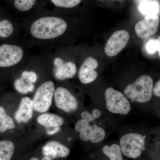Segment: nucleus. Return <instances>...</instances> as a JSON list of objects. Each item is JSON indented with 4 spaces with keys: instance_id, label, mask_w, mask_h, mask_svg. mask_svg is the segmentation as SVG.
Masks as SVG:
<instances>
[{
    "instance_id": "nucleus-1",
    "label": "nucleus",
    "mask_w": 160,
    "mask_h": 160,
    "mask_svg": "<svg viewBox=\"0 0 160 160\" xmlns=\"http://www.w3.org/2000/svg\"><path fill=\"white\" fill-rule=\"evenodd\" d=\"M28 53L26 47L17 42L0 45V75L14 73L26 62Z\"/></svg>"
},
{
    "instance_id": "nucleus-2",
    "label": "nucleus",
    "mask_w": 160,
    "mask_h": 160,
    "mask_svg": "<svg viewBox=\"0 0 160 160\" xmlns=\"http://www.w3.org/2000/svg\"><path fill=\"white\" fill-rule=\"evenodd\" d=\"M153 86L152 78L149 76L144 75L126 86L124 94L131 102L146 103L152 97Z\"/></svg>"
},
{
    "instance_id": "nucleus-3",
    "label": "nucleus",
    "mask_w": 160,
    "mask_h": 160,
    "mask_svg": "<svg viewBox=\"0 0 160 160\" xmlns=\"http://www.w3.org/2000/svg\"><path fill=\"white\" fill-rule=\"evenodd\" d=\"M146 145V137L138 132L123 135L120 140L122 153L129 158L136 159L141 156Z\"/></svg>"
},
{
    "instance_id": "nucleus-4",
    "label": "nucleus",
    "mask_w": 160,
    "mask_h": 160,
    "mask_svg": "<svg viewBox=\"0 0 160 160\" xmlns=\"http://www.w3.org/2000/svg\"><path fill=\"white\" fill-rule=\"evenodd\" d=\"M55 85L52 80H46L38 86L33 98V109L39 113L47 112L52 104Z\"/></svg>"
},
{
    "instance_id": "nucleus-5",
    "label": "nucleus",
    "mask_w": 160,
    "mask_h": 160,
    "mask_svg": "<svg viewBox=\"0 0 160 160\" xmlns=\"http://www.w3.org/2000/svg\"><path fill=\"white\" fill-rule=\"evenodd\" d=\"M105 95L106 108L109 112L121 115H126L130 112V102L121 92L109 87L106 89Z\"/></svg>"
},
{
    "instance_id": "nucleus-6",
    "label": "nucleus",
    "mask_w": 160,
    "mask_h": 160,
    "mask_svg": "<svg viewBox=\"0 0 160 160\" xmlns=\"http://www.w3.org/2000/svg\"><path fill=\"white\" fill-rule=\"evenodd\" d=\"M48 59L51 75L59 81L72 78L77 71L75 63L71 61L66 62L59 56L49 55Z\"/></svg>"
},
{
    "instance_id": "nucleus-7",
    "label": "nucleus",
    "mask_w": 160,
    "mask_h": 160,
    "mask_svg": "<svg viewBox=\"0 0 160 160\" xmlns=\"http://www.w3.org/2000/svg\"><path fill=\"white\" fill-rule=\"evenodd\" d=\"M53 100L58 109L66 113L74 112L78 107V102L74 95L63 86L55 88Z\"/></svg>"
},
{
    "instance_id": "nucleus-8",
    "label": "nucleus",
    "mask_w": 160,
    "mask_h": 160,
    "mask_svg": "<svg viewBox=\"0 0 160 160\" xmlns=\"http://www.w3.org/2000/svg\"><path fill=\"white\" fill-rule=\"evenodd\" d=\"M129 32L125 30H118L110 37L105 46V51L109 57L117 55L126 46L129 39Z\"/></svg>"
},
{
    "instance_id": "nucleus-9",
    "label": "nucleus",
    "mask_w": 160,
    "mask_h": 160,
    "mask_svg": "<svg viewBox=\"0 0 160 160\" xmlns=\"http://www.w3.org/2000/svg\"><path fill=\"white\" fill-rule=\"evenodd\" d=\"M159 22L158 15L146 16L135 25L136 33L140 38H147L157 32Z\"/></svg>"
},
{
    "instance_id": "nucleus-10",
    "label": "nucleus",
    "mask_w": 160,
    "mask_h": 160,
    "mask_svg": "<svg viewBox=\"0 0 160 160\" xmlns=\"http://www.w3.org/2000/svg\"><path fill=\"white\" fill-rule=\"evenodd\" d=\"M98 65L97 61L94 58H86L79 70V79L81 83L89 84L96 79L98 74L95 69L97 68Z\"/></svg>"
},
{
    "instance_id": "nucleus-11",
    "label": "nucleus",
    "mask_w": 160,
    "mask_h": 160,
    "mask_svg": "<svg viewBox=\"0 0 160 160\" xmlns=\"http://www.w3.org/2000/svg\"><path fill=\"white\" fill-rule=\"evenodd\" d=\"M33 104L32 99L24 96L20 100L18 109L15 113V119L18 123H27L33 115Z\"/></svg>"
},
{
    "instance_id": "nucleus-12",
    "label": "nucleus",
    "mask_w": 160,
    "mask_h": 160,
    "mask_svg": "<svg viewBox=\"0 0 160 160\" xmlns=\"http://www.w3.org/2000/svg\"><path fill=\"white\" fill-rule=\"evenodd\" d=\"M44 156L52 159L66 158L70 154V149L62 143L57 141H51L46 143L42 149Z\"/></svg>"
},
{
    "instance_id": "nucleus-13",
    "label": "nucleus",
    "mask_w": 160,
    "mask_h": 160,
    "mask_svg": "<svg viewBox=\"0 0 160 160\" xmlns=\"http://www.w3.org/2000/svg\"><path fill=\"white\" fill-rule=\"evenodd\" d=\"M38 124L46 128L61 127L64 124V119L58 115L45 112L41 113L37 118Z\"/></svg>"
},
{
    "instance_id": "nucleus-14",
    "label": "nucleus",
    "mask_w": 160,
    "mask_h": 160,
    "mask_svg": "<svg viewBox=\"0 0 160 160\" xmlns=\"http://www.w3.org/2000/svg\"><path fill=\"white\" fill-rule=\"evenodd\" d=\"M138 8L142 14L146 16L158 15L160 12L159 4L156 1H139Z\"/></svg>"
},
{
    "instance_id": "nucleus-15",
    "label": "nucleus",
    "mask_w": 160,
    "mask_h": 160,
    "mask_svg": "<svg viewBox=\"0 0 160 160\" xmlns=\"http://www.w3.org/2000/svg\"><path fill=\"white\" fill-rule=\"evenodd\" d=\"M18 27L15 23L9 19L0 20V38L11 37L17 32Z\"/></svg>"
},
{
    "instance_id": "nucleus-16",
    "label": "nucleus",
    "mask_w": 160,
    "mask_h": 160,
    "mask_svg": "<svg viewBox=\"0 0 160 160\" xmlns=\"http://www.w3.org/2000/svg\"><path fill=\"white\" fill-rule=\"evenodd\" d=\"M15 128L14 120L8 114L4 107L0 105V133Z\"/></svg>"
},
{
    "instance_id": "nucleus-17",
    "label": "nucleus",
    "mask_w": 160,
    "mask_h": 160,
    "mask_svg": "<svg viewBox=\"0 0 160 160\" xmlns=\"http://www.w3.org/2000/svg\"><path fill=\"white\" fill-rule=\"evenodd\" d=\"M15 149L14 143L11 140H0V160H11Z\"/></svg>"
},
{
    "instance_id": "nucleus-18",
    "label": "nucleus",
    "mask_w": 160,
    "mask_h": 160,
    "mask_svg": "<svg viewBox=\"0 0 160 160\" xmlns=\"http://www.w3.org/2000/svg\"><path fill=\"white\" fill-rule=\"evenodd\" d=\"M102 152L110 160H124L119 145L117 144L105 145L102 148Z\"/></svg>"
},
{
    "instance_id": "nucleus-19",
    "label": "nucleus",
    "mask_w": 160,
    "mask_h": 160,
    "mask_svg": "<svg viewBox=\"0 0 160 160\" xmlns=\"http://www.w3.org/2000/svg\"><path fill=\"white\" fill-rule=\"evenodd\" d=\"M106 132L105 129L97 126L94 122L92 125L91 134L89 141L92 143L101 142L105 139Z\"/></svg>"
},
{
    "instance_id": "nucleus-20",
    "label": "nucleus",
    "mask_w": 160,
    "mask_h": 160,
    "mask_svg": "<svg viewBox=\"0 0 160 160\" xmlns=\"http://www.w3.org/2000/svg\"><path fill=\"white\" fill-rule=\"evenodd\" d=\"M37 3L35 0H15L13 1V6L19 11L26 12L34 8Z\"/></svg>"
},
{
    "instance_id": "nucleus-21",
    "label": "nucleus",
    "mask_w": 160,
    "mask_h": 160,
    "mask_svg": "<svg viewBox=\"0 0 160 160\" xmlns=\"http://www.w3.org/2000/svg\"><path fill=\"white\" fill-rule=\"evenodd\" d=\"M82 1L80 0H51V3L59 8H72L78 6Z\"/></svg>"
},
{
    "instance_id": "nucleus-22",
    "label": "nucleus",
    "mask_w": 160,
    "mask_h": 160,
    "mask_svg": "<svg viewBox=\"0 0 160 160\" xmlns=\"http://www.w3.org/2000/svg\"><path fill=\"white\" fill-rule=\"evenodd\" d=\"M160 37H159L156 40H150L146 45V49L150 54H153L156 51L159 53L160 57Z\"/></svg>"
},
{
    "instance_id": "nucleus-23",
    "label": "nucleus",
    "mask_w": 160,
    "mask_h": 160,
    "mask_svg": "<svg viewBox=\"0 0 160 160\" xmlns=\"http://www.w3.org/2000/svg\"><path fill=\"white\" fill-rule=\"evenodd\" d=\"M91 123L88 122L85 120L81 119L78 120L75 125V129L77 132L80 133V132L85 130L88 126H90Z\"/></svg>"
},
{
    "instance_id": "nucleus-24",
    "label": "nucleus",
    "mask_w": 160,
    "mask_h": 160,
    "mask_svg": "<svg viewBox=\"0 0 160 160\" xmlns=\"http://www.w3.org/2000/svg\"><path fill=\"white\" fill-rule=\"evenodd\" d=\"M92 123L90 126H88L86 129L79 133V138L82 141L84 142H88L90 139L92 129Z\"/></svg>"
},
{
    "instance_id": "nucleus-25",
    "label": "nucleus",
    "mask_w": 160,
    "mask_h": 160,
    "mask_svg": "<svg viewBox=\"0 0 160 160\" xmlns=\"http://www.w3.org/2000/svg\"><path fill=\"white\" fill-rule=\"evenodd\" d=\"M82 119L85 120L88 122L92 123L94 122L95 120L92 117V115L89 111H84L81 115Z\"/></svg>"
},
{
    "instance_id": "nucleus-26",
    "label": "nucleus",
    "mask_w": 160,
    "mask_h": 160,
    "mask_svg": "<svg viewBox=\"0 0 160 160\" xmlns=\"http://www.w3.org/2000/svg\"><path fill=\"white\" fill-rule=\"evenodd\" d=\"M152 93H154V95L157 97H160V81L158 80L153 86L152 88Z\"/></svg>"
},
{
    "instance_id": "nucleus-27",
    "label": "nucleus",
    "mask_w": 160,
    "mask_h": 160,
    "mask_svg": "<svg viewBox=\"0 0 160 160\" xmlns=\"http://www.w3.org/2000/svg\"><path fill=\"white\" fill-rule=\"evenodd\" d=\"M91 114L92 115V117L95 120L100 117L101 114H102V112H101V110H99V109H95L92 110Z\"/></svg>"
},
{
    "instance_id": "nucleus-28",
    "label": "nucleus",
    "mask_w": 160,
    "mask_h": 160,
    "mask_svg": "<svg viewBox=\"0 0 160 160\" xmlns=\"http://www.w3.org/2000/svg\"><path fill=\"white\" fill-rule=\"evenodd\" d=\"M60 129H61L60 127L54 128V129H52V130H51V131H50V130H48L47 132V134L49 135H52L55 134V133H57L58 132L60 131Z\"/></svg>"
},
{
    "instance_id": "nucleus-29",
    "label": "nucleus",
    "mask_w": 160,
    "mask_h": 160,
    "mask_svg": "<svg viewBox=\"0 0 160 160\" xmlns=\"http://www.w3.org/2000/svg\"><path fill=\"white\" fill-rule=\"evenodd\" d=\"M52 160V159L49 157L44 156L42 158V160Z\"/></svg>"
},
{
    "instance_id": "nucleus-30",
    "label": "nucleus",
    "mask_w": 160,
    "mask_h": 160,
    "mask_svg": "<svg viewBox=\"0 0 160 160\" xmlns=\"http://www.w3.org/2000/svg\"><path fill=\"white\" fill-rule=\"evenodd\" d=\"M29 160H39L38 159V158L33 157V158H31Z\"/></svg>"
}]
</instances>
